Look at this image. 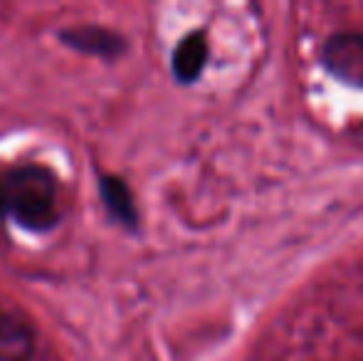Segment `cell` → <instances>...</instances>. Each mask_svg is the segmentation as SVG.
Masks as SVG:
<instances>
[{
  "instance_id": "cell-2",
  "label": "cell",
  "mask_w": 363,
  "mask_h": 361,
  "mask_svg": "<svg viewBox=\"0 0 363 361\" xmlns=\"http://www.w3.org/2000/svg\"><path fill=\"white\" fill-rule=\"evenodd\" d=\"M321 57L336 79L351 87H363V35H334L324 45Z\"/></svg>"
},
{
  "instance_id": "cell-1",
  "label": "cell",
  "mask_w": 363,
  "mask_h": 361,
  "mask_svg": "<svg viewBox=\"0 0 363 361\" xmlns=\"http://www.w3.org/2000/svg\"><path fill=\"white\" fill-rule=\"evenodd\" d=\"M13 218L18 226L45 233L60 223L57 181L35 164L15 166L0 174V221Z\"/></svg>"
},
{
  "instance_id": "cell-5",
  "label": "cell",
  "mask_w": 363,
  "mask_h": 361,
  "mask_svg": "<svg viewBox=\"0 0 363 361\" xmlns=\"http://www.w3.org/2000/svg\"><path fill=\"white\" fill-rule=\"evenodd\" d=\"M60 38L77 50L104 55V57H114V55H119V50L124 48L116 35L106 33V30H101V28H74V30L62 33Z\"/></svg>"
},
{
  "instance_id": "cell-4",
  "label": "cell",
  "mask_w": 363,
  "mask_h": 361,
  "mask_svg": "<svg viewBox=\"0 0 363 361\" xmlns=\"http://www.w3.org/2000/svg\"><path fill=\"white\" fill-rule=\"evenodd\" d=\"M35 352L33 329L13 314L0 317V361H30Z\"/></svg>"
},
{
  "instance_id": "cell-3",
  "label": "cell",
  "mask_w": 363,
  "mask_h": 361,
  "mask_svg": "<svg viewBox=\"0 0 363 361\" xmlns=\"http://www.w3.org/2000/svg\"><path fill=\"white\" fill-rule=\"evenodd\" d=\"M208 62V40L203 33H191L173 50V74L178 82L191 84L201 77Z\"/></svg>"
},
{
  "instance_id": "cell-6",
  "label": "cell",
  "mask_w": 363,
  "mask_h": 361,
  "mask_svg": "<svg viewBox=\"0 0 363 361\" xmlns=\"http://www.w3.org/2000/svg\"><path fill=\"white\" fill-rule=\"evenodd\" d=\"M99 188L111 216L119 223H124V226H136V206H134V198H131L129 186L121 179H116V176H104L99 181Z\"/></svg>"
}]
</instances>
